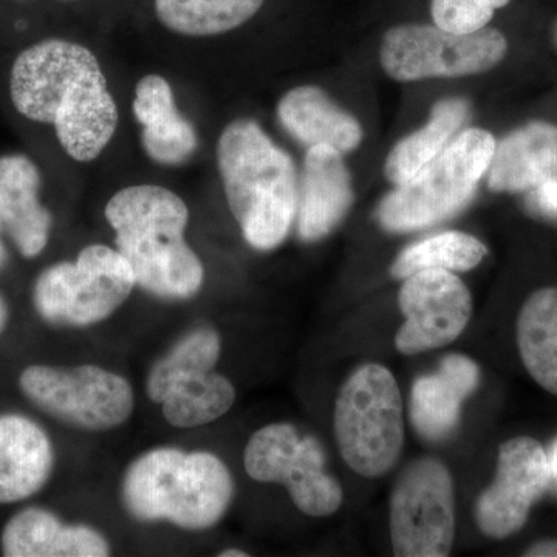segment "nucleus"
Instances as JSON below:
<instances>
[{
	"mask_svg": "<svg viewBox=\"0 0 557 557\" xmlns=\"http://www.w3.org/2000/svg\"><path fill=\"white\" fill-rule=\"evenodd\" d=\"M10 97L24 119L50 124L69 157L89 163L119 127V106L100 61L81 44L46 39L22 50L10 72Z\"/></svg>",
	"mask_w": 557,
	"mask_h": 557,
	"instance_id": "f257e3e1",
	"label": "nucleus"
},
{
	"mask_svg": "<svg viewBox=\"0 0 557 557\" xmlns=\"http://www.w3.org/2000/svg\"><path fill=\"white\" fill-rule=\"evenodd\" d=\"M104 214L139 288L166 300L200 292L205 267L186 240L189 209L182 197L163 186H127L108 201Z\"/></svg>",
	"mask_w": 557,
	"mask_h": 557,
	"instance_id": "f03ea898",
	"label": "nucleus"
},
{
	"mask_svg": "<svg viewBox=\"0 0 557 557\" xmlns=\"http://www.w3.org/2000/svg\"><path fill=\"white\" fill-rule=\"evenodd\" d=\"M236 483L222 458L208 450L160 446L135 458L121 479V505L138 522H168L207 531L222 522Z\"/></svg>",
	"mask_w": 557,
	"mask_h": 557,
	"instance_id": "7ed1b4c3",
	"label": "nucleus"
},
{
	"mask_svg": "<svg viewBox=\"0 0 557 557\" xmlns=\"http://www.w3.org/2000/svg\"><path fill=\"white\" fill-rule=\"evenodd\" d=\"M226 201L245 240L271 251L287 239L298 208L295 163L256 121H233L218 141Z\"/></svg>",
	"mask_w": 557,
	"mask_h": 557,
	"instance_id": "20e7f679",
	"label": "nucleus"
},
{
	"mask_svg": "<svg viewBox=\"0 0 557 557\" xmlns=\"http://www.w3.org/2000/svg\"><path fill=\"white\" fill-rule=\"evenodd\" d=\"M341 456L362 478H380L405 446V408L391 370L369 362L344 381L333 416Z\"/></svg>",
	"mask_w": 557,
	"mask_h": 557,
	"instance_id": "39448f33",
	"label": "nucleus"
},
{
	"mask_svg": "<svg viewBox=\"0 0 557 557\" xmlns=\"http://www.w3.org/2000/svg\"><path fill=\"white\" fill-rule=\"evenodd\" d=\"M496 150L493 134L467 129L416 177L381 201L376 218L394 233L428 228L467 207Z\"/></svg>",
	"mask_w": 557,
	"mask_h": 557,
	"instance_id": "423d86ee",
	"label": "nucleus"
},
{
	"mask_svg": "<svg viewBox=\"0 0 557 557\" xmlns=\"http://www.w3.org/2000/svg\"><path fill=\"white\" fill-rule=\"evenodd\" d=\"M137 281L119 249L94 244L73 262H58L36 278L33 306L47 324L84 329L112 317Z\"/></svg>",
	"mask_w": 557,
	"mask_h": 557,
	"instance_id": "0eeeda50",
	"label": "nucleus"
},
{
	"mask_svg": "<svg viewBox=\"0 0 557 557\" xmlns=\"http://www.w3.org/2000/svg\"><path fill=\"white\" fill-rule=\"evenodd\" d=\"M24 397L47 416L86 432L123 426L135 409L134 388L100 366H30L21 373Z\"/></svg>",
	"mask_w": 557,
	"mask_h": 557,
	"instance_id": "6e6552de",
	"label": "nucleus"
},
{
	"mask_svg": "<svg viewBox=\"0 0 557 557\" xmlns=\"http://www.w3.org/2000/svg\"><path fill=\"white\" fill-rule=\"evenodd\" d=\"M508 40L496 28L454 33L432 24H403L384 35L380 62L398 83L479 75L497 67Z\"/></svg>",
	"mask_w": 557,
	"mask_h": 557,
	"instance_id": "1a4fd4ad",
	"label": "nucleus"
},
{
	"mask_svg": "<svg viewBox=\"0 0 557 557\" xmlns=\"http://www.w3.org/2000/svg\"><path fill=\"white\" fill-rule=\"evenodd\" d=\"M244 467L256 482L287 487L293 504L310 518H327L343 505V487L327 472L321 443L293 424L258 429L245 446Z\"/></svg>",
	"mask_w": 557,
	"mask_h": 557,
	"instance_id": "9d476101",
	"label": "nucleus"
},
{
	"mask_svg": "<svg viewBox=\"0 0 557 557\" xmlns=\"http://www.w3.org/2000/svg\"><path fill=\"white\" fill-rule=\"evenodd\" d=\"M395 556L445 557L456 537V497L449 469L424 457L401 472L391 496Z\"/></svg>",
	"mask_w": 557,
	"mask_h": 557,
	"instance_id": "9b49d317",
	"label": "nucleus"
},
{
	"mask_svg": "<svg viewBox=\"0 0 557 557\" xmlns=\"http://www.w3.org/2000/svg\"><path fill=\"white\" fill-rule=\"evenodd\" d=\"M405 314L395 346L405 355L448 346L467 329L472 296L454 271L429 269L405 278L398 295Z\"/></svg>",
	"mask_w": 557,
	"mask_h": 557,
	"instance_id": "f8f14e48",
	"label": "nucleus"
},
{
	"mask_svg": "<svg viewBox=\"0 0 557 557\" xmlns=\"http://www.w3.org/2000/svg\"><path fill=\"white\" fill-rule=\"evenodd\" d=\"M548 485V456L537 440L516 437L502 443L496 479L475 505L480 531L493 539L518 533Z\"/></svg>",
	"mask_w": 557,
	"mask_h": 557,
	"instance_id": "ddd939ff",
	"label": "nucleus"
},
{
	"mask_svg": "<svg viewBox=\"0 0 557 557\" xmlns=\"http://www.w3.org/2000/svg\"><path fill=\"white\" fill-rule=\"evenodd\" d=\"M354 203V188L344 156L330 146L309 148L298 186L300 239L317 242L329 236Z\"/></svg>",
	"mask_w": 557,
	"mask_h": 557,
	"instance_id": "4468645a",
	"label": "nucleus"
},
{
	"mask_svg": "<svg viewBox=\"0 0 557 557\" xmlns=\"http://www.w3.org/2000/svg\"><path fill=\"white\" fill-rule=\"evenodd\" d=\"M39 168L22 153L0 157V222L25 259L38 258L49 244L53 218L40 203Z\"/></svg>",
	"mask_w": 557,
	"mask_h": 557,
	"instance_id": "2eb2a0df",
	"label": "nucleus"
},
{
	"mask_svg": "<svg viewBox=\"0 0 557 557\" xmlns=\"http://www.w3.org/2000/svg\"><path fill=\"white\" fill-rule=\"evenodd\" d=\"M7 557H106L108 539L89 525H69L49 509H22L7 522L0 537Z\"/></svg>",
	"mask_w": 557,
	"mask_h": 557,
	"instance_id": "dca6fc26",
	"label": "nucleus"
},
{
	"mask_svg": "<svg viewBox=\"0 0 557 557\" xmlns=\"http://www.w3.org/2000/svg\"><path fill=\"white\" fill-rule=\"evenodd\" d=\"M53 468V443L36 421L17 413L0 416V505L38 494Z\"/></svg>",
	"mask_w": 557,
	"mask_h": 557,
	"instance_id": "f3484780",
	"label": "nucleus"
},
{
	"mask_svg": "<svg viewBox=\"0 0 557 557\" xmlns=\"http://www.w3.org/2000/svg\"><path fill=\"white\" fill-rule=\"evenodd\" d=\"M132 109L141 124V145L150 160L177 166L194 156L199 137L190 121L180 113L166 78L148 75L139 79Z\"/></svg>",
	"mask_w": 557,
	"mask_h": 557,
	"instance_id": "a211bd4d",
	"label": "nucleus"
},
{
	"mask_svg": "<svg viewBox=\"0 0 557 557\" xmlns=\"http://www.w3.org/2000/svg\"><path fill=\"white\" fill-rule=\"evenodd\" d=\"M479 368L465 355L443 359L437 373L416 381L410 397V418L418 434L443 440L457 428L461 405L479 384Z\"/></svg>",
	"mask_w": 557,
	"mask_h": 557,
	"instance_id": "6ab92c4d",
	"label": "nucleus"
},
{
	"mask_svg": "<svg viewBox=\"0 0 557 557\" xmlns=\"http://www.w3.org/2000/svg\"><path fill=\"white\" fill-rule=\"evenodd\" d=\"M277 116L282 127L307 149L324 145L344 156L361 145V124L319 87L287 91L278 101Z\"/></svg>",
	"mask_w": 557,
	"mask_h": 557,
	"instance_id": "aec40b11",
	"label": "nucleus"
},
{
	"mask_svg": "<svg viewBox=\"0 0 557 557\" xmlns=\"http://www.w3.org/2000/svg\"><path fill=\"white\" fill-rule=\"evenodd\" d=\"M557 168V126L531 121L496 145L487 168L494 193H527Z\"/></svg>",
	"mask_w": 557,
	"mask_h": 557,
	"instance_id": "412c9836",
	"label": "nucleus"
},
{
	"mask_svg": "<svg viewBox=\"0 0 557 557\" xmlns=\"http://www.w3.org/2000/svg\"><path fill=\"white\" fill-rule=\"evenodd\" d=\"M468 116V101L461 98L438 101L432 108L428 124L403 138L388 153L384 166L388 182L401 186L416 177L456 138Z\"/></svg>",
	"mask_w": 557,
	"mask_h": 557,
	"instance_id": "4be33fe9",
	"label": "nucleus"
},
{
	"mask_svg": "<svg viewBox=\"0 0 557 557\" xmlns=\"http://www.w3.org/2000/svg\"><path fill=\"white\" fill-rule=\"evenodd\" d=\"M518 346L531 379L557 395V287L537 289L523 302Z\"/></svg>",
	"mask_w": 557,
	"mask_h": 557,
	"instance_id": "5701e85b",
	"label": "nucleus"
},
{
	"mask_svg": "<svg viewBox=\"0 0 557 557\" xmlns=\"http://www.w3.org/2000/svg\"><path fill=\"white\" fill-rule=\"evenodd\" d=\"M236 403V387L218 370L185 376L161 403L164 420L172 428L208 426L226 416Z\"/></svg>",
	"mask_w": 557,
	"mask_h": 557,
	"instance_id": "b1692460",
	"label": "nucleus"
},
{
	"mask_svg": "<svg viewBox=\"0 0 557 557\" xmlns=\"http://www.w3.org/2000/svg\"><path fill=\"white\" fill-rule=\"evenodd\" d=\"M262 5L263 0H156V13L168 30L207 38L236 30Z\"/></svg>",
	"mask_w": 557,
	"mask_h": 557,
	"instance_id": "393cba45",
	"label": "nucleus"
},
{
	"mask_svg": "<svg viewBox=\"0 0 557 557\" xmlns=\"http://www.w3.org/2000/svg\"><path fill=\"white\" fill-rule=\"evenodd\" d=\"M220 355L222 338L218 330L208 325L190 330L150 368L145 383L146 395L150 401L161 405L180 380L215 369Z\"/></svg>",
	"mask_w": 557,
	"mask_h": 557,
	"instance_id": "a878e982",
	"label": "nucleus"
},
{
	"mask_svg": "<svg viewBox=\"0 0 557 557\" xmlns=\"http://www.w3.org/2000/svg\"><path fill=\"white\" fill-rule=\"evenodd\" d=\"M487 248L474 236L460 231H446L406 248L392 265V276L409 277L417 271L442 269L469 271L475 269L485 256Z\"/></svg>",
	"mask_w": 557,
	"mask_h": 557,
	"instance_id": "bb28decb",
	"label": "nucleus"
},
{
	"mask_svg": "<svg viewBox=\"0 0 557 557\" xmlns=\"http://www.w3.org/2000/svg\"><path fill=\"white\" fill-rule=\"evenodd\" d=\"M511 0H432L434 24L454 33L478 32L487 27L496 10Z\"/></svg>",
	"mask_w": 557,
	"mask_h": 557,
	"instance_id": "cd10ccee",
	"label": "nucleus"
},
{
	"mask_svg": "<svg viewBox=\"0 0 557 557\" xmlns=\"http://www.w3.org/2000/svg\"><path fill=\"white\" fill-rule=\"evenodd\" d=\"M527 208L537 218L557 220V168L534 188L527 190Z\"/></svg>",
	"mask_w": 557,
	"mask_h": 557,
	"instance_id": "c85d7f7f",
	"label": "nucleus"
},
{
	"mask_svg": "<svg viewBox=\"0 0 557 557\" xmlns=\"http://www.w3.org/2000/svg\"><path fill=\"white\" fill-rule=\"evenodd\" d=\"M525 556L533 557H553L557 556V541L539 542L533 547L528 548Z\"/></svg>",
	"mask_w": 557,
	"mask_h": 557,
	"instance_id": "c756f323",
	"label": "nucleus"
},
{
	"mask_svg": "<svg viewBox=\"0 0 557 557\" xmlns=\"http://www.w3.org/2000/svg\"><path fill=\"white\" fill-rule=\"evenodd\" d=\"M10 319V309L9 304H7L5 298L0 295V335H2L3 330L7 329V324H9Z\"/></svg>",
	"mask_w": 557,
	"mask_h": 557,
	"instance_id": "7c9ffc66",
	"label": "nucleus"
},
{
	"mask_svg": "<svg viewBox=\"0 0 557 557\" xmlns=\"http://www.w3.org/2000/svg\"><path fill=\"white\" fill-rule=\"evenodd\" d=\"M549 482H555L557 486V442L553 446L552 454L548 456Z\"/></svg>",
	"mask_w": 557,
	"mask_h": 557,
	"instance_id": "2f4dec72",
	"label": "nucleus"
},
{
	"mask_svg": "<svg viewBox=\"0 0 557 557\" xmlns=\"http://www.w3.org/2000/svg\"><path fill=\"white\" fill-rule=\"evenodd\" d=\"M3 233L5 231H3L2 222H0V271L5 269L7 262H9V249H7L5 242H3Z\"/></svg>",
	"mask_w": 557,
	"mask_h": 557,
	"instance_id": "473e14b6",
	"label": "nucleus"
},
{
	"mask_svg": "<svg viewBox=\"0 0 557 557\" xmlns=\"http://www.w3.org/2000/svg\"><path fill=\"white\" fill-rule=\"evenodd\" d=\"M220 557H248V553L239 548H226L219 553Z\"/></svg>",
	"mask_w": 557,
	"mask_h": 557,
	"instance_id": "72a5a7b5",
	"label": "nucleus"
},
{
	"mask_svg": "<svg viewBox=\"0 0 557 557\" xmlns=\"http://www.w3.org/2000/svg\"><path fill=\"white\" fill-rule=\"evenodd\" d=\"M553 42H555L557 49V20L555 22V25H553Z\"/></svg>",
	"mask_w": 557,
	"mask_h": 557,
	"instance_id": "f704fd0d",
	"label": "nucleus"
}]
</instances>
